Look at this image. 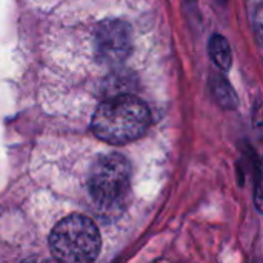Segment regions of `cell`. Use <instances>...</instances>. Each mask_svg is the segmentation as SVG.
<instances>
[{"label":"cell","instance_id":"obj_1","mask_svg":"<svg viewBox=\"0 0 263 263\" xmlns=\"http://www.w3.org/2000/svg\"><path fill=\"white\" fill-rule=\"evenodd\" d=\"M151 123L145 102L131 94H120L100 103L92 116L91 129L100 140L125 145L140 139Z\"/></svg>","mask_w":263,"mask_h":263},{"label":"cell","instance_id":"obj_2","mask_svg":"<svg viewBox=\"0 0 263 263\" xmlns=\"http://www.w3.org/2000/svg\"><path fill=\"white\" fill-rule=\"evenodd\" d=\"M49 248L54 257L62 262H92L100 253L102 239L89 217L72 214L54 227L49 236Z\"/></svg>","mask_w":263,"mask_h":263},{"label":"cell","instance_id":"obj_3","mask_svg":"<svg viewBox=\"0 0 263 263\" xmlns=\"http://www.w3.org/2000/svg\"><path fill=\"white\" fill-rule=\"evenodd\" d=\"M131 186V165L116 153L100 156L88 177V190L92 200L105 211L123 206Z\"/></svg>","mask_w":263,"mask_h":263},{"label":"cell","instance_id":"obj_4","mask_svg":"<svg viewBox=\"0 0 263 263\" xmlns=\"http://www.w3.org/2000/svg\"><path fill=\"white\" fill-rule=\"evenodd\" d=\"M133 49L131 28L126 22L109 18L94 31V52L100 63L116 66L128 59Z\"/></svg>","mask_w":263,"mask_h":263},{"label":"cell","instance_id":"obj_5","mask_svg":"<svg viewBox=\"0 0 263 263\" xmlns=\"http://www.w3.org/2000/svg\"><path fill=\"white\" fill-rule=\"evenodd\" d=\"M208 51H210L211 60L220 69H228L231 66V62H233L231 48H230L228 40L223 35H220V34L213 35L210 40V45H208Z\"/></svg>","mask_w":263,"mask_h":263},{"label":"cell","instance_id":"obj_6","mask_svg":"<svg viewBox=\"0 0 263 263\" xmlns=\"http://www.w3.org/2000/svg\"><path fill=\"white\" fill-rule=\"evenodd\" d=\"M211 85H213V92L216 99L220 102V105H223L225 108H231V109L237 106V97L233 88L230 86V83L222 76H213Z\"/></svg>","mask_w":263,"mask_h":263},{"label":"cell","instance_id":"obj_7","mask_svg":"<svg viewBox=\"0 0 263 263\" xmlns=\"http://www.w3.org/2000/svg\"><path fill=\"white\" fill-rule=\"evenodd\" d=\"M254 26H256V31L260 37L263 43V5H260L256 11V17H254Z\"/></svg>","mask_w":263,"mask_h":263}]
</instances>
